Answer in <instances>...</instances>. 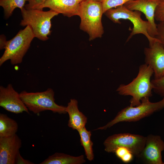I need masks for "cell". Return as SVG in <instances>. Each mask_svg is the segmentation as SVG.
Masks as SVG:
<instances>
[{
    "label": "cell",
    "mask_w": 164,
    "mask_h": 164,
    "mask_svg": "<svg viewBox=\"0 0 164 164\" xmlns=\"http://www.w3.org/2000/svg\"><path fill=\"white\" fill-rule=\"evenodd\" d=\"M163 108L164 97L156 102H151L149 97L144 98L141 100L140 105L136 106L130 105L124 108L118 112L113 119L95 130H106L120 122L136 121Z\"/></svg>",
    "instance_id": "cell-3"
},
{
    "label": "cell",
    "mask_w": 164,
    "mask_h": 164,
    "mask_svg": "<svg viewBox=\"0 0 164 164\" xmlns=\"http://www.w3.org/2000/svg\"><path fill=\"white\" fill-rule=\"evenodd\" d=\"M18 125L14 119L6 114H0V137H7L16 134Z\"/></svg>",
    "instance_id": "cell-17"
},
{
    "label": "cell",
    "mask_w": 164,
    "mask_h": 164,
    "mask_svg": "<svg viewBox=\"0 0 164 164\" xmlns=\"http://www.w3.org/2000/svg\"><path fill=\"white\" fill-rule=\"evenodd\" d=\"M0 106L6 111L18 114L29 110L22 101L20 94L13 88L11 84L6 87L0 86Z\"/></svg>",
    "instance_id": "cell-12"
},
{
    "label": "cell",
    "mask_w": 164,
    "mask_h": 164,
    "mask_svg": "<svg viewBox=\"0 0 164 164\" xmlns=\"http://www.w3.org/2000/svg\"><path fill=\"white\" fill-rule=\"evenodd\" d=\"M35 37L31 27L29 25L19 30L13 38L7 41L5 51L0 58V66L8 60L13 65L21 63Z\"/></svg>",
    "instance_id": "cell-5"
},
{
    "label": "cell",
    "mask_w": 164,
    "mask_h": 164,
    "mask_svg": "<svg viewBox=\"0 0 164 164\" xmlns=\"http://www.w3.org/2000/svg\"><path fill=\"white\" fill-rule=\"evenodd\" d=\"M103 14L101 2L84 0L80 2L78 15L81 20L80 28L88 34L90 41L102 37L104 33L102 22Z\"/></svg>",
    "instance_id": "cell-2"
},
{
    "label": "cell",
    "mask_w": 164,
    "mask_h": 164,
    "mask_svg": "<svg viewBox=\"0 0 164 164\" xmlns=\"http://www.w3.org/2000/svg\"><path fill=\"white\" fill-rule=\"evenodd\" d=\"M22 141L15 134L7 137H0V164H15L19 152Z\"/></svg>",
    "instance_id": "cell-13"
},
{
    "label": "cell",
    "mask_w": 164,
    "mask_h": 164,
    "mask_svg": "<svg viewBox=\"0 0 164 164\" xmlns=\"http://www.w3.org/2000/svg\"><path fill=\"white\" fill-rule=\"evenodd\" d=\"M146 137L137 134L123 133L114 134L108 137L104 141V150L114 153L118 147L128 149L138 158L144 148Z\"/></svg>",
    "instance_id": "cell-8"
},
{
    "label": "cell",
    "mask_w": 164,
    "mask_h": 164,
    "mask_svg": "<svg viewBox=\"0 0 164 164\" xmlns=\"http://www.w3.org/2000/svg\"><path fill=\"white\" fill-rule=\"evenodd\" d=\"M129 151H130L128 149L125 147H118L115 149L114 153H115L116 156L120 159Z\"/></svg>",
    "instance_id": "cell-25"
},
{
    "label": "cell",
    "mask_w": 164,
    "mask_h": 164,
    "mask_svg": "<svg viewBox=\"0 0 164 164\" xmlns=\"http://www.w3.org/2000/svg\"><path fill=\"white\" fill-rule=\"evenodd\" d=\"M66 111L69 116L68 124L69 127L78 131L85 127L87 119L79 110L77 100L74 99H71L66 107Z\"/></svg>",
    "instance_id": "cell-15"
},
{
    "label": "cell",
    "mask_w": 164,
    "mask_h": 164,
    "mask_svg": "<svg viewBox=\"0 0 164 164\" xmlns=\"http://www.w3.org/2000/svg\"><path fill=\"white\" fill-rule=\"evenodd\" d=\"M157 35L155 37L164 47V21L159 22L157 25Z\"/></svg>",
    "instance_id": "cell-24"
},
{
    "label": "cell",
    "mask_w": 164,
    "mask_h": 164,
    "mask_svg": "<svg viewBox=\"0 0 164 164\" xmlns=\"http://www.w3.org/2000/svg\"><path fill=\"white\" fill-rule=\"evenodd\" d=\"M47 0H27L28 3L25 5L27 10L38 9Z\"/></svg>",
    "instance_id": "cell-23"
},
{
    "label": "cell",
    "mask_w": 164,
    "mask_h": 164,
    "mask_svg": "<svg viewBox=\"0 0 164 164\" xmlns=\"http://www.w3.org/2000/svg\"><path fill=\"white\" fill-rule=\"evenodd\" d=\"M80 2L77 0H47L39 9L44 8L71 17L78 15Z\"/></svg>",
    "instance_id": "cell-14"
},
{
    "label": "cell",
    "mask_w": 164,
    "mask_h": 164,
    "mask_svg": "<svg viewBox=\"0 0 164 164\" xmlns=\"http://www.w3.org/2000/svg\"><path fill=\"white\" fill-rule=\"evenodd\" d=\"M77 0L78 1L80 2H81L82 1H83L84 0Z\"/></svg>",
    "instance_id": "cell-30"
},
{
    "label": "cell",
    "mask_w": 164,
    "mask_h": 164,
    "mask_svg": "<svg viewBox=\"0 0 164 164\" xmlns=\"http://www.w3.org/2000/svg\"><path fill=\"white\" fill-rule=\"evenodd\" d=\"M80 137L81 145L83 147L87 159L89 161L93 160L94 155L93 149V143L91 140V133L84 127L78 131Z\"/></svg>",
    "instance_id": "cell-18"
},
{
    "label": "cell",
    "mask_w": 164,
    "mask_h": 164,
    "mask_svg": "<svg viewBox=\"0 0 164 164\" xmlns=\"http://www.w3.org/2000/svg\"><path fill=\"white\" fill-rule=\"evenodd\" d=\"M19 94L29 110L35 114L47 110L60 114L67 113L66 107L59 105L55 102L54 92L50 88L44 91L35 92L23 91Z\"/></svg>",
    "instance_id": "cell-7"
},
{
    "label": "cell",
    "mask_w": 164,
    "mask_h": 164,
    "mask_svg": "<svg viewBox=\"0 0 164 164\" xmlns=\"http://www.w3.org/2000/svg\"><path fill=\"white\" fill-rule=\"evenodd\" d=\"M0 49L2 50L5 49L7 41L5 36L3 35L0 36Z\"/></svg>",
    "instance_id": "cell-28"
},
{
    "label": "cell",
    "mask_w": 164,
    "mask_h": 164,
    "mask_svg": "<svg viewBox=\"0 0 164 164\" xmlns=\"http://www.w3.org/2000/svg\"><path fill=\"white\" fill-rule=\"evenodd\" d=\"M162 0H132L124 5L130 10L140 11L144 14L149 25L148 33L151 36L154 38L157 35V24L155 22V12L157 5Z\"/></svg>",
    "instance_id": "cell-9"
},
{
    "label": "cell",
    "mask_w": 164,
    "mask_h": 164,
    "mask_svg": "<svg viewBox=\"0 0 164 164\" xmlns=\"http://www.w3.org/2000/svg\"><path fill=\"white\" fill-rule=\"evenodd\" d=\"M155 18L159 22L164 21V0L161 1L157 5L155 12Z\"/></svg>",
    "instance_id": "cell-22"
},
{
    "label": "cell",
    "mask_w": 164,
    "mask_h": 164,
    "mask_svg": "<svg viewBox=\"0 0 164 164\" xmlns=\"http://www.w3.org/2000/svg\"><path fill=\"white\" fill-rule=\"evenodd\" d=\"M16 164H33V162L30 161L26 159L23 158L19 152L17 155L15 160Z\"/></svg>",
    "instance_id": "cell-26"
},
{
    "label": "cell",
    "mask_w": 164,
    "mask_h": 164,
    "mask_svg": "<svg viewBox=\"0 0 164 164\" xmlns=\"http://www.w3.org/2000/svg\"><path fill=\"white\" fill-rule=\"evenodd\" d=\"M104 14L114 23H121L120 20L122 19L129 20L132 23L133 27L126 42L135 35L139 34H143L146 37L149 44L159 41L157 38L152 37L149 34V23L147 21L142 19V13L140 11L130 10L123 5L109 9Z\"/></svg>",
    "instance_id": "cell-6"
},
{
    "label": "cell",
    "mask_w": 164,
    "mask_h": 164,
    "mask_svg": "<svg viewBox=\"0 0 164 164\" xmlns=\"http://www.w3.org/2000/svg\"><path fill=\"white\" fill-rule=\"evenodd\" d=\"M134 155L130 151L128 152L120 159L125 163H128L132 161L133 159Z\"/></svg>",
    "instance_id": "cell-27"
},
{
    "label": "cell",
    "mask_w": 164,
    "mask_h": 164,
    "mask_svg": "<svg viewBox=\"0 0 164 164\" xmlns=\"http://www.w3.org/2000/svg\"><path fill=\"white\" fill-rule=\"evenodd\" d=\"M154 72L152 68L145 63L139 67L136 77L127 84H120L116 90L121 95L130 96V105L136 106L141 104V100L145 97L152 96L151 78Z\"/></svg>",
    "instance_id": "cell-1"
},
{
    "label": "cell",
    "mask_w": 164,
    "mask_h": 164,
    "mask_svg": "<svg viewBox=\"0 0 164 164\" xmlns=\"http://www.w3.org/2000/svg\"><path fill=\"white\" fill-rule=\"evenodd\" d=\"M153 90L157 94L164 97V74L161 77L151 80Z\"/></svg>",
    "instance_id": "cell-20"
},
{
    "label": "cell",
    "mask_w": 164,
    "mask_h": 164,
    "mask_svg": "<svg viewBox=\"0 0 164 164\" xmlns=\"http://www.w3.org/2000/svg\"><path fill=\"white\" fill-rule=\"evenodd\" d=\"M164 150V142L161 137L150 134L146 137L145 144L137 158L147 164H164L162 152Z\"/></svg>",
    "instance_id": "cell-10"
},
{
    "label": "cell",
    "mask_w": 164,
    "mask_h": 164,
    "mask_svg": "<svg viewBox=\"0 0 164 164\" xmlns=\"http://www.w3.org/2000/svg\"><path fill=\"white\" fill-rule=\"evenodd\" d=\"M84 155L75 156L56 152L49 156L40 164H82L86 162Z\"/></svg>",
    "instance_id": "cell-16"
},
{
    "label": "cell",
    "mask_w": 164,
    "mask_h": 164,
    "mask_svg": "<svg viewBox=\"0 0 164 164\" xmlns=\"http://www.w3.org/2000/svg\"><path fill=\"white\" fill-rule=\"evenodd\" d=\"M26 1L27 0H0V6L4 9L5 18L7 19L11 16L15 8L22 9Z\"/></svg>",
    "instance_id": "cell-19"
},
{
    "label": "cell",
    "mask_w": 164,
    "mask_h": 164,
    "mask_svg": "<svg viewBox=\"0 0 164 164\" xmlns=\"http://www.w3.org/2000/svg\"><path fill=\"white\" fill-rule=\"evenodd\" d=\"M21 10L22 19L20 25L30 26L35 37L43 41L47 40L51 32V19L59 13L50 9L47 11L39 9L27 10L25 7Z\"/></svg>",
    "instance_id": "cell-4"
},
{
    "label": "cell",
    "mask_w": 164,
    "mask_h": 164,
    "mask_svg": "<svg viewBox=\"0 0 164 164\" xmlns=\"http://www.w3.org/2000/svg\"><path fill=\"white\" fill-rule=\"evenodd\" d=\"M131 0H102L101 2L104 14L109 9L124 5Z\"/></svg>",
    "instance_id": "cell-21"
},
{
    "label": "cell",
    "mask_w": 164,
    "mask_h": 164,
    "mask_svg": "<svg viewBox=\"0 0 164 164\" xmlns=\"http://www.w3.org/2000/svg\"><path fill=\"white\" fill-rule=\"evenodd\" d=\"M145 63L149 66L154 72V78L164 74V47L160 41L149 44V47L144 49Z\"/></svg>",
    "instance_id": "cell-11"
},
{
    "label": "cell",
    "mask_w": 164,
    "mask_h": 164,
    "mask_svg": "<svg viewBox=\"0 0 164 164\" xmlns=\"http://www.w3.org/2000/svg\"><path fill=\"white\" fill-rule=\"evenodd\" d=\"M95 0V1H96L101 2L102 1V0Z\"/></svg>",
    "instance_id": "cell-29"
}]
</instances>
